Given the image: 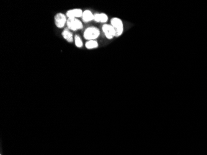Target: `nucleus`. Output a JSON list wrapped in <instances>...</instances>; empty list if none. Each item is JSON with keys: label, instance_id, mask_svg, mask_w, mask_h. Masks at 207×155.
<instances>
[{"label": "nucleus", "instance_id": "obj_8", "mask_svg": "<svg viewBox=\"0 0 207 155\" xmlns=\"http://www.w3.org/2000/svg\"><path fill=\"white\" fill-rule=\"evenodd\" d=\"M94 14L92 13V12L89 10H86L83 11V15H82V19L83 21L88 22H90L92 20H94Z\"/></svg>", "mask_w": 207, "mask_h": 155}, {"label": "nucleus", "instance_id": "obj_5", "mask_svg": "<svg viewBox=\"0 0 207 155\" xmlns=\"http://www.w3.org/2000/svg\"><path fill=\"white\" fill-rule=\"evenodd\" d=\"M67 15L61 12L57 14L55 16V23L57 27L58 28H62L64 27L67 22Z\"/></svg>", "mask_w": 207, "mask_h": 155}, {"label": "nucleus", "instance_id": "obj_11", "mask_svg": "<svg viewBox=\"0 0 207 155\" xmlns=\"http://www.w3.org/2000/svg\"><path fill=\"white\" fill-rule=\"evenodd\" d=\"M74 42H75V45H76V46L78 47H81L83 46V42L82 40L81 39V38L79 37V36H76L74 37Z\"/></svg>", "mask_w": 207, "mask_h": 155}, {"label": "nucleus", "instance_id": "obj_2", "mask_svg": "<svg viewBox=\"0 0 207 155\" xmlns=\"http://www.w3.org/2000/svg\"><path fill=\"white\" fill-rule=\"evenodd\" d=\"M111 25L116 29V37L120 36L123 31V24L121 19L114 18L111 20Z\"/></svg>", "mask_w": 207, "mask_h": 155}, {"label": "nucleus", "instance_id": "obj_9", "mask_svg": "<svg viewBox=\"0 0 207 155\" xmlns=\"http://www.w3.org/2000/svg\"><path fill=\"white\" fill-rule=\"evenodd\" d=\"M62 36L65 40H67L69 42H71L73 40V34L68 29H65L62 33Z\"/></svg>", "mask_w": 207, "mask_h": 155}, {"label": "nucleus", "instance_id": "obj_10", "mask_svg": "<svg viewBox=\"0 0 207 155\" xmlns=\"http://www.w3.org/2000/svg\"><path fill=\"white\" fill-rule=\"evenodd\" d=\"M99 44L98 42L95 40H88L86 43V47L88 49H93L98 47Z\"/></svg>", "mask_w": 207, "mask_h": 155}, {"label": "nucleus", "instance_id": "obj_3", "mask_svg": "<svg viewBox=\"0 0 207 155\" xmlns=\"http://www.w3.org/2000/svg\"><path fill=\"white\" fill-rule=\"evenodd\" d=\"M68 29L71 30H77L83 29L82 22L77 18H70L68 19L67 22Z\"/></svg>", "mask_w": 207, "mask_h": 155}, {"label": "nucleus", "instance_id": "obj_6", "mask_svg": "<svg viewBox=\"0 0 207 155\" xmlns=\"http://www.w3.org/2000/svg\"><path fill=\"white\" fill-rule=\"evenodd\" d=\"M83 11L81 9H70L67 12V17L68 19L70 18H78L82 17Z\"/></svg>", "mask_w": 207, "mask_h": 155}, {"label": "nucleus", "instance_id": "obj_7", "mask_svg": "<svg viewBox=\"0 0 207 155\" xmlns=\"http://www.w3.org/2000/svg\"><path fill=\"white\" fill-rule=\"evenodd\" d=\"M94 21L97 22L105 23L108 21V16L104 13L95 14L94 15Z\"/></svg>", "mask_w": 207, "mask_h": 155}, {"label": "nucleus", "instance_id": "obj_4", "mask_svg": "<svg viewBox=\"0 0 207 155\" xmlns=\"http://www.w3.org/2000/svg\"><path fill=\"white\" fill-rule=\"evenodd\" d=\"M102 30L105 37L109 39L116 37V29L112 25L104 24L102 26Z\"/></svg>", "mask_w": 207, "mask_h": 155}, {"label": "nucleus", "instance_id": "obj_1", "mask_svg": "<svg viewBox=\"0 0 207 155\" xmlns=\"http://www.w3.org/2000/svg\"><path fill=\"white\" fill-rule=\"evenodd\" d=\"M100 36V30L95 27H89L87 28L84 33V37L88 40L96 39Z\"/></svg>", "mask_w": 207, "mask_h": 155}]
</instances>
